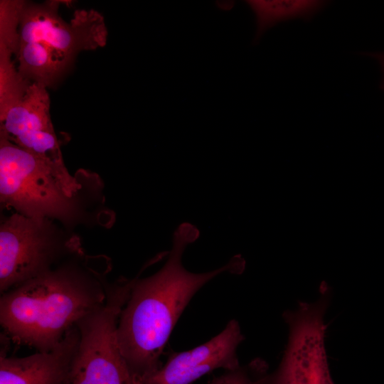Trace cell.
Masks as SVG:
<instances>
[{
  "instance_id": "3",
  "label": "cell",
  "mask_w": 384,
  "mask_h": 384,
  "mask_svg": "<svg viewBox=\"0 0 384 384\" xmlns=\"http://www.w3.org/2000/svg\"><path fill=\"white\" fill-rule=\"evenodd\" d=\"M63 1H26L18 28V43H26L38 72L53 85L83 50L103 47L107 30L103 16L90 9L76 10L65 21L58 14Z\"/></svg>"
},
{
  "instance_id": "8",
  "label": "cell",
  "mask_w": 384,
  "mask_h": 384,
  "mask_svg": "<svg viewBox=\"0 0 384 384\" xmlns=\"http://www.w3.org/2000/svg\"><path fill=\"white\" fill-rule=\"evenodd\" d=\"M244 340L238 322L230 320L208 341L189 351L172 353L164 366L136 384H191L218 368L234 370L240 367L237 348Z\"/></svg>"
},
{
  "instance_id": "4",
  "label": "cell",
  "mask_w": 384,
  "mask_h": 384,
  "mask_svg": "<svg viewBox=\"0 0 384 384\" xmlns=\"http://www.w3.org/2000/svg\"><path fill=\"white\" fill-rule=\"evenodd\" d=\"M79 188L69 172L0 135L2 204L39 222L47 217L65 218L72 211L70 199Z\"/></svg>"
},
{
  "instance_id": "2",
  "label": "cell",
  "mask_w": 384,
  "mask_h": 384,
  "mask_svg": "<svg viewBox=\"0 0 384 384\" xmlns=\"http://www.w3.org/2000/svg\"><path fill=\"white\" fill-rule=\"evenodd\" d=\"M107 285L97 272L50 270L1 294V325L14 343L48 351L104 304Z\"/></svg>"
},
{
  "instance_id": "9",
  "label": "cell",
  "mask_w": 384,
  "mask_h": 384,
  "mask_svg": "<svg viewBox=\"0 0 384 384\" xmlns=\"http://www.w3.org/2000/svg\"><path fill=\"white\" fill-rule=\"evenodd\" d=\"M0 135L53 163L63 156L50 114L47 87L32 82L23 97L0 118Z\"/></svg>"
},
{
  "instance_id": "12",
  "label": "cell",
  "mask_w": 384,
  "mask_h": 384,
  "mask_svg": "<svg viewBox=\"0 0 384 384\" xmlns=\"http://www.w3.org/2000/svg\"><path fill=\"white\" fill-rule=\"evenodd\" d=\"M11 50L0 46V118L17 103L32 83L15 68Z\"/></svg>"
},
{
  "instance_id": "7",
  "label": "cell",
  "mask_w": 384,
  "mask_h": 384,
  "mask_svg": "<svg viewBox=\"0 0 384 384\" xmlns=\"http://www.w3.org/2000/svg\"><path fill=\"white\" fill-rule=\"evenodd\" d=\"M42 224L15 213L1 225V294L50 270L53 249Z\"/></svg>"
},
{
  "instance_id": "10",
  "label": "cell",
  "mask_w": 384,
  "mask_h": 384,
  "mask_svg": "<svg viewBox=\"0 0 384 384\" xmlns=\"http://www.w3.org/2000/svg\"><path fill=\"white\" fill-rule=\"evenodd\" d=\"M77 326L52 349L22 357L0 356V384H71L73 360L80 342Z\"/></svg>"
},
{
  "instance_id": "6",
  "label": "cell",
  "mask_w": 384,
  "mask_h": 384,
  "mask_svg": "<svg viewBox=\"0 0 384 384\" xmlns=\"http://www.w3.org/2000/svg\"><path fill=\"white\" fill-rule=\"evenodd\" d=\"M320 289L317 301L299 302L295 310L283 314L289 329L287 343L278 368L264 376L262 384H334L325 348L329 289L323 283Z\"/></svg>"
},
{
  "instance_id": "1",
  "label": "cell",
  "mask_w": 384,
  "mask_h": 384,
  "mask_svg": "<svg viewBox=\"0 0 384 384\" xmlns=\"http://www.w3.org/2000/svg\"><path fill=\"white\" fill-rule=\"evenodd\" d=\"M198 229L183 223L174 233L173 246L165 265L146 278H134L117 324L121 353L134 382L161 367L160 357L178 318L194 294L217 275L241 273L245 261L235 256L216 270L193 273L182 265L186 246L198 237Z\"/></svg>"
},
{
  "instance_id": "5",
  "label": "cell",
  "mask_w": 384,
  "mask_h": 384,
  "mask_svg": "<svg viewBox=\"0 0 384 384\" xmlns=\"http://www.w3.org/2000/svg\"><path fill=\"white\" fill-rule=\"evenodd\" d=\"M133 279L107 284L106 299L76 324L80 342L71 372V384H136L117 337L120 313L129 297Z\"/></svg>"
},
{
  "instance_id": "11",
  "label": "cell",
  "mask_w": 384,
  "mask_h": 384,
  "mask_svg": "<svg viewBox=\"0 0 384 384\" xmlns=\"http://www.w3.org/2000/svg\"><path fill=\"white\" fill-rule=\"evenodd\" d=\"M255 15V41L270 28L278 23L295 19L311 20L328 4L317 0H249L245 1Z\"/></svg>"
},
{
  "instance_id": "14",
  "label": "cell",
  "mask_w": 384,
  "mask_h": 384,
  "mask_svg": "<svg viewBox=\"0 0 384 384\" xmlns=\"http://www.w3.org/2000/svg\"><path fill=\"white\" fill-rule=\"evenodd\" d=\"M365 55L370 56L371 58L376 60L378 65L380 67V70L382 73V80L380 87L384 90V53H368Z\"/></svg>"
},
{
  "instance_id": "13",
  "label": "cell",
  "mask_w": 384,
  "mask_h": 384,
  "mask_svg": "<svg viewBox=\"0 0 384 384\" xmlns=\"http://www.w3.org/2000/svg\"><path fill=\"white\" fill-rule=\"evenodd\" d=\"M263 363L259 362L250 363L249 367H240L236 370H230L225 374L213 379L208 384H262L264 376L262 373L256 375Z\"/></svg>"
}]
</instances>
